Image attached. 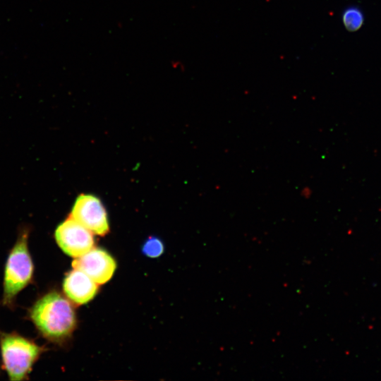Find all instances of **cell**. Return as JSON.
Segmentation results:
<instances>
[{"label":"cell","mask_w":381,"mask_h":381,"mask_svg":"<svg viewBox=\"0 0 381 381\" xmlns=\"http://www.w3.org/2000/svg\"><path fill=\"white\" fill-rule=\"evenodd\" d=\"M30 317L39 332L55 342L67 339L76 325L71 303L57 291H50L39 298L30 309Z\"/></svg>","instance_id":"obj_1"},{"label":"cell","mask_w":381,"mask_h":381,"mask_svg":"<svg viewBox=\"0 0 381 381\" xmlns=\"http://www.w3.org/2000/svg\"><path fill=\"white\" fill-rule=\"evenodd\" d=\"M28 231H21L8 255L4 272L3 303L11 306L17 294L31 281L34 266L28 250Z\"/></svg>","instance_id":"obj_2"},{"label":"cell","mask_w":381,"mask_h":381,"mask_svg":"<svg viewBox=\"0 0 381 381\" xmlns=\"http://www.w3.org/2000/svg\"><path fill=\"white\" fill-rule=\"evenodd\" d=\"M0 345L4 366L11 380L25 379L43 349L15 334H1Z\"/></svg>","instance_id":"obj_3"},{"label":"cell","mask_w":381,"mask_h":381,"mask_svg":"<svg viewBox=\"0 0 381 381\" xmlns=\"http://www.w3.org/2000/svg\"><path fill=\"white\" fill-rule=\"evenodd\" d=\"M70 217L92 234L104 236L109 232L107 211L101 200L90 194L78 196Z\"/></svg>","instance_id":"obj_4"},{"label":"cell","mask_w":381,"mask_h":381,"mask_svg":"<svg viewBox=\"0 0 381 381\" xmlns=\"http://www.w3.org/2000/svg\"><path fill=\"white\" fill-rule=\"evenodd\" d=\"M55 238L68 255L78 258L94 248L92 233L69 217L55 231Z\"/></svg>","instance_id":"obj_5"},{"label":"cell","mask_w":381,"mask_h":381,"mask_svg":"<svg viewBox=\"0 0 381 381\" xmlns=\"http://www.w3.org/2000/svg\"><path fill=\"white\" fill-rule=\"evenodd\" d=\"M72 266L85 273L97 284H103L113 276L116 263L106 250L93 248L82 256L76 258Z\"/></svg>","instance_id":"obj_6"},{"label":"cell","mask_w":381,"mask_h":381,"mask_svg":"<svg viewBox=\"0 0 381 381\" xmlns=\"http://www.w3.org/2000/svg\"><path fill=\"white\" fill-rule=\"evenodd\" d=\"M63 289L69 299L81 305L87 303L95 296L98 286L85 273L74 269L69 272L64 278Z\"/></svg>","instance_id":"obj_7"},{"label":"cell","mask_w":381,"mask_h":381,"mask_svg":"<svg viewBox=\"0 0 381 381\" xmlns=\"http://www.w3.org/2000/svg\"><path fill=\"white\" fill-rule=\"evenodd\" d=\"M342 22L347 30L357 31L363 24V13L358 6H350L346 8L342 13Z\"/></svg>","instance_id":"obj_8"},{"label":"cell","mask_w":381,"mask_h":381,"mask_svg":"<svg viewBox=\"0 0 381 381\" xmlns=\"http://www.w3.org/2000/svg\"><path fill=\"white\" fill-rule=\"evenodd\" d=\"M142 251L147 257L157 258L162 254L164 245L160 239L151 236L144 243Z\"/></svg>","instance_id":"obj_9"}]
</instances>
